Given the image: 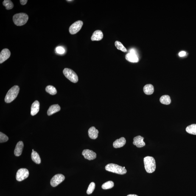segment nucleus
Listing matches in <instances>:
<instances>
[{"label":"nucleus","instance_id":"nucleus-1","mask_svg":"<svg viewBox=\"0 0 196 196\" xmlns=\"http://www.w3.org/2000/svg\"><path fill=\"white\" fill-rule=\"evenodd\" d=\"M144 168L149 173H152L155 172L156 169V163L153 157H146L144 159Z\"/></svg>","mask_w":196,"mask_h":196},{"label":"nucleus","instance_id":"nucleus-2","mask_svg":"<svg viewBox=\"0 0 196 196\" xmlns=\"http://www.w3.org/2000/svg\"><path fill=\"white\" fill-rule=\"evenodd\" d=\"M19 88L18 85H15L12 87L8 92L5 98V102L9 103L16 99L19 93Z\"/></svg>","mask_w":196,"mask_h":196},{"label":"nucleus","instance_id":"nucleus-3","mask_svg":"<svg viewBox=\"0 0 196 196\" xmlns=\"http://www.w3.org/2000/svg\"><path fill=\"white\" fill-rule=\"evenodd\" d=\"M106 170L121 175H123L127 172V170L124 167L114 163H109L105 167Z\"/></svg>","mask_w":196,"mask_h":196},{"label":"nucleus","instance_id":"nucleus-4","mask_svg":"<svg viewBox=\"0 0 196 196\" xmlns=\"http://www.w3.org/2000/svg\"><path fill=\"white\" fill-rule=\"evenodd\" d=\"M29 20V16L26 13H20L14 15L13 21L17 26L24 25Z\"/></svg>","mask_w":196,"mask_h":196},{"label":"nucleus","instance_id":"nucleus-5","mask_svg":"<svg viewBox=\"0 0 196 196\" xmlns=\"http://www.w3.org/2000/svg\"><path fill=\"white\" fill-rule=\"evenodd\" d=\"M63 73L65 77L73 83H76L78 82V77L77 74L72 70L69 68H65L63 70Z\"/></svg>","mask_w":196,"mask_h":196},{"label":"nucleus","instance_id":"nucleus-6","mask_svg":"<svg viewBox=\"0 0 196 196\" xmlns=\"http://www.w3.org/2000/svg\"><path fill=\"white\" fill-rule=\"evenodd\" d=\"M29 175V171L27 169H20L17 171L16 176V180L18 181H21L27 178Z\"/></svg>","mask_w":196,"mask_h":196},{"label":"nucleus","instance_id":"nucleus-7","mask_svg":"<svg viewBox=\"0 0 196 196\" xmlns=\"http://www.w3.org/2000/svg\"><path fill=\"white\" fill-rule=\"evenodd\" d=\"M83 23L82 21H78L72 24L69 28V32L72 35H74L79 31L81 29Z\"/></svg>","mask_w":196,"mask_h":196},{"label":"nucleus","instance_id":"nucleus-8","mask_svg":"<svg viewBox=\"0 0 196 196\" xmlns=\"http://www.w3.org/2000/svg\"><path fill=\"white\" fill-rule=\"evenodd\" d=\"M65 178L63 174H56L51 179L50 181L51 185L52 187H55L63 181Z\"/></svg>","mask_w":196,"mask_h":196},{"label":"nucleus","instance_id":"nucleus-9","mask_svg":"<svg viewBox=\"0 0 196 196\" xmlns=\"http://www.w3.org/2000/svg\"><path fill=\"white\" fill-rule=\"evenodd\" d=\"M82 154L85 158L89 160H93L96 158V154L95 152L89 149L84 150Z\"/></svg>","mask_w":196,"mask_h":196},{"label":"nucleus","instance_id":"nucleus-10","mask_svg":"<svg viewBox=\"0 0 196 196\" xmlns=\"http://www.w3.org/2000/svg\"><path fill=\"white\" fill-rule=\"evenodd\" d=\"M11 56V52L8 49H3L0 53V63H4Z\"/></svg>","mask_w":196,"mask_h":196},{"label":"nucleus","instance_id":"nucleus-11","mask_svg":"<svg viewBox=\"0 0 196 196\" xmlns=\"http://www.w3.org/2000/svg\"><path fill=\"white\" fill-rule=\"evenodd\" d=\"M144 138L140 136L135 137L133 138V144L138 148L144 147L145 145V143L144 141Z\"/></svg>","mask_w":196,"mask_h":196},{"label":"nucleus","instance_id":"nucleus-12","mask_svg":"<svg viewBox=\"0 0 196 196\" xmlns=\"http://www.w3.org/2000/svg\"><path fill=\"white\" fill-rule=\"evenodd\" d=\"M24 144L22 141H20L17 143L14 150V153L15 156H20L22 152Z\"/></svg>","mask_w":196,"mask_h":196},{"label":"nucleus","instance_id":"nucleus-13","mask_svg":"<svg viewBox=\"0 0 196 196\" xmlns=\"http://www.w3.org/2000/svg\"><path fill=\"white\" fill-rule=\"evenodd\" d=\"M40 109V103L38 101H35L32 104L31 107V114L32 116H35L38 113Z\"/></svg>","mask_w":196,"mask_h":196},{"label":"nucleus","instance_id":"nucleus-14","mask_svg":"<svg viewBox=\"0 0 196 196\" xmlns=\"http://www.w3.org/2000/svg\"><path fill=\"white\" fill-rule=\"evenodd\" d=\"M103 38V34L102 31L98 30L95 31L91 37L92 41H99Z\"/></svg>","mask_w":196,"mask_h":196},{"label":"nucleus","instance_id":"nucleus-15","mask_svg":"<svg viewBox=\"0 0 196 196\" xmlns=\"http://www.w3.org/2000/svg\"><path fill=\"white\" fill-rule=\"evenodd\" d=\"M88 133L89 136L91 139H95L98 137L99 131L94 127H92L88 130Z\"/></svg>","mask_w":196,"mask_h":196},{"label":"nucleus","instance_id":"nucleus-16","mask_svg":"<svg viewBox=\"0 0 196 196\" xmlns=\"http://www.w3.org/2000/svg\"><path fill=\"white\" fill-rule=\"evenodd\" d=\"M126 142L125 138L122 137L116 140L113 143V146L115 148L122 147L125 145Z\"/></svg>","mask_w":196,"mask_h":196},{"label":"nucleus","instance_id":"nucleus-17","mask_svg":"<svg viewBox=\"0 0 196 196\" xmlns=\"http://www.w3.org/2000/svg\"><path fill=\"white\" fill-rule=\"evenodd\" d=\"M60 110V106L58 104H54V105L51 106L49 107L47 111V114L48 116H51L53 114L59 111Z\"/></svg>","mask_w":196,"mask_h":196},{"label":"nucleus","instance_id":"nucleus-18","mask_svg":"<svg viewBox=\"0 0 196 196\" xmlns=\"http://www.w3.org/2000/svg\"><path fill=\"white\" fill-rule=\"evenodd\" d=\"M126 60L132 63H137L139 62L137 55L136 54L128 53L125 56Z\"/></svg>","mask_w":196,"mask_h":196},{"label":"nucleus","instance_id":"nucleus-19","mask_svg":"<svg viewBox=\"0 0 196 196\" xmlns=\"http://www.w3.org/2000/svg\"><path fill=\"white\" fill-rule=\"evenodd\" d=\"M144 92L145 94L151 95L153 93L154 88L153 85L150 84H148L145 85L144 87Z\"/></svg>","mask_w":196,"mask_h":196},{"label":"nucleus","instance_id":"nucleus-20","mask_svg":"<svg viewBox=\"0 0 196 196\" xmlns=\"http://www.w3.org/2000/svg\"><path fill=\"white\" fill-rule=\"evenodd\" d=\"M31 157L32 161L37 164H40L41 163V159H40L39 154L36 152L34 151H32Z\"/></svg>","mask_w":196,"mask_h":196},{"label":"nucleus","instance_id":"nucleus-21","mask_svg":"<svg viewBox=\"0 0 196 196\" xmlns=\"http://www.w3.org/2000/svg\"><path fill=\"white\" fill-rule=\"evenodd\" d=\"M160 102L162 104L165 105H169L171 102L170 97L167 95L162 96L160 98Z\"/></svg>","mask_w":196,"mask_h":196},{"label":"nucleus","instance_id":"nucleus-22","mask_svg":"<svg viewBox=\"0 0 196 196\" xmlns=\"http://www.w3.org/2000/svg\"><path fill=\"white\" fill-rule=\"evenodd\" d=\"M186 131L190 134L196 135V124H193L188 126L186 128Z\"/></svg>","mask_w":196,"mask_h":196},{"label":"nucleus","instance_id":"nucleus-23","mask_svg":"<svg viewBox=\"0 0 196 196\" xmlns=\"http://www.w3.org/2000/svg\"><path fill=\"white\" fill-rule=\"evenodd\" d=\"M46 91L49 94L54 95L57 94V91L55 87L52 85H48L46 87Z\"/></svg>","mask_w":196,"mask_h":196},{"label":"nucleus","instance_id":"nucleus-24","mask_svg":"<svg viewBox=\"0 0 196 196\" xmlns=\"http://www.w3.org/2000/svg\"><path fill=\"white\" fill-rule=\"evenodd\" d=\"M3 4L7 10H11L14 7L13 4L10 0H4L3 1Z\"/></svg>","mask_w":196,"mask_h":196},{"label":"nucleus","instance_id":"nucleus-25","mask_svg":"<svg viewBox=\"0 0 196 196\" xmlns=\"http://www.w3.org/2000/svg\"><path fill=\"white\" fill-rule=\"evenodd\" d=\"M115 45L118 49L119 50H121L124 52H127V49H126L125 46H124V45L120 42L118 41H115Z\"/></svg>","mask_w":196,"mask_h":196},{"label":"nucleus","instance_id":"nucleus-26","mask_svg":"<svg viewBox=\"0 0 196 196\" xmlns=\"http://www.w3.org/2000/svg\"><path fill=\"white\" fill-rule=\"evenodd\" d=\"M114 186V183L112 181H109L106 182L102 186V188L104 190H107L111 189Z\"/></svg>","mask_w":196,"mask_h":196},{"label":"nucleus","instance_id":"nucleus-27","mask_svg":"<svg viewBox=\"0 0 196 196\" xmlns=\"http://www.w3.org/2000/svg\"><path fill=\"white\" fill-rule=\"evenodd\" d=\"M95 188V184L93 182H92L90 183L88 186V189H87V194L89 195V194L92 193L94 190Z\"/></svg>","mask_w":196,"mask_h":196},{"label":"nucleus","instance_id":"nucleus-28","mask_svg":"<svg viewBox=\"0 0 196 196\" xmlns=\"http://www.w3.org/2000/svg\"><path fill=\"white\" fill-rule=\"evenodd\" d=\"M8 137L2 132H0V142L1 143L6 142L8 141Z\"/></svg>","mask_w":196,"mask_h":196},{"label":"nucleus","instance_id":"nucleus-29","mask_svg":"<svg viewBox=\"0 0 196 196\" xmlns=\"http://www.w3.org/2000/svg\"><path fill=\"white\" fill-rule=\"evenodd\" d=\"M56 51L57 54H64L65 52L64 49L62 46H60L56 48Z\"/></svg>","mask_w":196,"mask_h":196},{"label":"nucleus","instance_id":"nucleus-30","mask_svg":"<svg viewBox=\"0 0 196 196\" xmlns=\"http://www.w3.org/2000/svg\"><path fill=\"white\" fill-rule=\"evenodd\" d=\"M186 52L182 51L179 53V55L180 57H183L186 55Z\"/></svg>","mask_w":196,"mask_h":196},{"label":"nucleus","instance_id":"nucleus-31","mask_svg":"<svg viewBox=\"0 0 196 196\" xmlns=\"http://www.w3.org/2000/svg\"><path fill=\"white\" fill-rule=\"evenodd\" d=\"M20 1L21 5H24L27 4L28 1L27 0H20Z\"/></svg>","mask_w":196,"mask_h":196},{"label":"nucleus","instance_id":"nucleus-32","mask_svg":"<svg viewBox=\"0 0 196 196\" xmlns=\"http://www.w3.org/2000/svg\"><path fill=\"white\" fill-rule=\"evenodd\" d=\"M129 53L133 54H135L137 55V53L136 51L134 49H131L129 50Z\"/></svg>","mask_w":196,"mask_h":196},{"label":"nucleus","instance_id":"nucleus-33","mask_svg":"<svg viewBox=\"0 0 196 196\" xmlns=\"http://www.w3.org/2000/svg\"><path fill=\"white\" fill-rule=\"evenodd\" d=\"M127 196H138L137 195H135V194H129V195H128Z\"/></svg>","mask_w":196,"mask_h":196},{"label":"nucleus","instance_id":"nucleus-34","mask_svg":"<svg viewBox=\"0 0 196 196\" xmlns=\"http://www.w3.org/2000/svg\"><path fill=\"white\" fill-rule=\"evenodd\" d=\"M32 151H34V149H32Z\"/></svg>","mask_w":196,"mask_h":196}]
</instances>
